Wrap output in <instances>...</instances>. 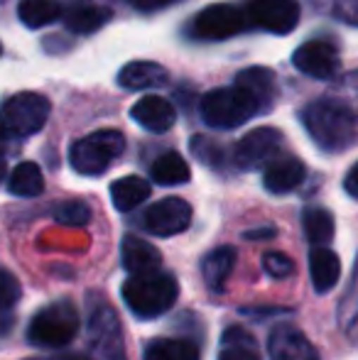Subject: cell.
I'll return each mask as SVG.
<instances>
[{
  "label": "cell",
  "instance_id": "6da1fadb",
  "mask_svg": "<svg viewBox=\"0 0 358 360\" xmlns=\"http://www.w3.org/2000/svg\"><path fill=\"white\" fill-rule=\"evenodd\" d=\"M302 125L324 152H344L356 143L358 125L346 105L329 98H317L302 108Z\"/></svg>",
  "mask_w": 358,
  "mask_h": 360
},
{
  "label": "cell",
  "instance_id": "7a4b0ae2",
  "mask_svg": "<svg viewBox=\"0 0 358 360\" xmlns=\"http://www.w3.org/2000/svg\"><path fill=\"white\" fill-rule=\"evenodd\" d=\"M201 120L209 128L231 130L238 125L248 123L255 115H263L268 110L253 98L245 89L241 86H224V89H214L201 98L199 105Z\"/></svg>",
  "mask_w": 358,
  "mask_h": 360
},
{
  "label": "cell",
  "instance_id": "3957f363",
  "mask_svg": "<svg viewBox=\"0 0 358 360\" xmlns=\"http://www.w3.org/2000/svg\"><path fill=\"white\" fill-rule=\"evenodd\" d=\"M177 280L170 272H150V275L130 277L123 285V299L128 309L140 319H155L170 311L177 302Z\"/></svg>",
  "mask_w": 358,
  "mask_h": 360
},
{
  "label": "cell",
  "instance_id": "277c9868",
  "mask_svg": "<svg viewBox=\"0 0 358 360\" xmlns=\"http://www.w3.org/2000/svg\"><path fill=\"white\" fill-rule=\"evenodd\" d=\"M79 326H82L79 309L69 299H59L34 314L27 326V338L32 346L39 348H62L72 343V338L79 333Z\"/></svg>",
  "mask_w": 358,
  "mask_h": 360
},
{
  "label": "cell",
  "instance_id": "5b68a950",
  "mask_svg": "<svg viewBox=\"0 0 358 360\" xmlns=\"http://www.w3.org/2000/svg\"><path fill=\"white\" fill-rule=\"evenodd\" d=\"M125 138L120 130H96L87 138L77 140L69 150V162L79 174L98 176L123 155Z\"/></svg>",
  "mask_w": 358,
  "mask_h": 360
},
{
  "label": "cell",
  "instance_id": "8992f818",
  "mask_svg": "<svg viewBox=\"0 0 358 360\" xmlns=\"http://www.w3.org/2000/svg\"><path fill=\"white\" fill-rule=\"evenodd\" d=\"M49 110H52L49 98H44L42 94H34V91H23V94H15L8 101H3L0 118H3L10 140L32 138L47 125Z\"/></svg>",
  "mask_w": 358,
  "mask_h": 360
},
{
  "label": "cell",
  "instance_id": "52a82bcc",
  "mask_svg": "<svg viewBox=\"0 0 358 360\" xmlns=\"http://www.w3.org/2000/svg\"><path fill=\"white\" fill-rule=\"evenodd\" d=\"M243 30H248L243 8H236L229 3L209 5V8L199 10L189 22V34L196 39H204V42L231 39Z\"/></svg>",
  "mask_w": 358,
  "mask_h": 360
},
{
  "label": "cell",
  "instance_id": "ba28073f",
  "mask_svg": "<svg viewBox=\"0 0 358 360\" xmlns=\"http://www.w3.org/2000/svg\"><path fill=\"white\" fill-rule=\"evenodd\" d=\"M89 360H125L123 333L108 304H101L89 319Z\"/></svg>",
  "mask_w": 358,
  "mask_h": 360
},
{
  "label": "cell",
  "instance_id": "9c48e42d",
  "mask_svg": "<svg viewBox=\"0 0 358 360\" xmlns=\"http://www.w3.org/2000/svg\"><path fill=\"white\" fill-rule=\"evenodd\" d=\"M243 15L248 27L268 30L275 34H287L300 25L297 0H245Z\"/></svg>",
  "mask_w": 358,
  "mask_h": 360
},
{
  "label": "cell",
  "instance_id": "30bf717a",
  "mask_svg": "<svg viewBox=\"0 0 358 360\" xmlns=\"http://www.w3.org/2000/svg\"><path fill=\"white\" fill-rule=\"evenodd\" d=\"M282 133L275 128H255L238 140L234 150V162L241 169H255V167L270 165L277 160V152L282 147Z\"/></svg>",
  "mask_w": 358,
  "mask_h": 360
},
{
  "label": "cell",
  "instance_id": "8fae6325",
  "mask_svg": "<svg viewBox=\"0 0 358 360\" xmlns=\"http://www.w3.org/2000/svg\"><path fill=\"white\" fill-rule=\"evenodd\" d=\"M191 223V206L179 196H167L153 204L143 216V226L148 233L160 238L177 236V233L186 231Z\"/></svg>",
  "mask_w": 358,
  "mask_h": 360
},
{
  "label": "cell",
  "instance_id": "7c38bea8",
  "mask_svg": "<svg viewBox=\"0 0 358 360\" xmlns=\"http://www.w3.org/2000/svg\"><path fill=\"white\" fill-rule=\"evenodd\" d=\"M292 64L312 79H331L341 69L339 52L326 39H309L300 44L292 54Z\"/></svg>",
  "mask_w": 358,
  "mask_h": 360
},
{
  "label": "cell",
  "instance_id": "4fadbf2b",
  "mask_svg": "<svg viewBox=\"0 0 358 360\" xmlns=\"http://www.w3.org/2000/svg\"><path fill=\"white\" fill-rule=\"evenodd\" d=\"M268 353L270 360H319V353L309 343V338L292 323H280L272 328Z\"/></svg>",
  "mask_w": 358,
  "mask_h": 360
},
{
  "label": "cell",
  "instance_id": "5bb4252c",
  "mask_svg": "<svg viewBox=\"0 0 358 360\" xmlns=\"http://www.w3.org/2000/svg\"><path fill=\"white\" fill-rule=\"evenodd\" d=\"M62 20L72 32L91 34L110 20V8L106 0H67V8H62Z\"/></svg>",
  "mask_w": 358,
  "mask_h": 360
},
{
  "label": "cell",
  "instance_id": "9a60e30c",
  "mask_svg": "<svg viewBox=\"0 0 358 360\" xmlns=\"http://www.w3.org/2000/svg\"><path fill=\"white\" fill-rule=\"evenodd\" d=\"M130 118L150 133H167L177 123V110L162 96H143L130 110Z\"/></svg>",
  "mask_w": 358,
  "mask_h": 360
},
{
  "label": "cell",
  "instance_id": "2e32d148",
  "mask_svg": "<svg viewBox=\"0 0 358 360\" xmlns=\"http://www.w3.org/2000/svg\"><path fill=\"white\" fill-rule=\"evenodd\" d=\"M307 176V167L302 160L297 157H277L272 160L263 172V186L270 194H290L297 186L305 181Z\"/></svg>",
  "mask_w": 358,
  "mask_h": 360
},
{
  "label": "cell",
  "instance_id": "e0dca14e",
  "mask_svg": "<svg viewBox=\"0 0 358 360\" xmlns=\"http://www.w3.org/2000/svg\"><path fill=\"white\" fill-rule=\"evenodd\" d=\"M120 260H123L125 272H130V277L138 275H150V272L160 270L162 255L155 245H150L148 240L138 236H125L123 245H120Z\"/></svg>",
  "mask_w": 358,
  "mask_h": 360
},
{
  "label": "cell",
  "instance_id": "ac0fdd59",
  "mask_svg": "<svg viewBox=\"0 0 358 360\" xmlns=\"http://www.w3.org/2000/svg\"><path fill=\"white\" fill-rule=\"evenodd\" d=\"M170 81V74L165 67L155 62H128L118 72V84L128 91H150L160 89Z\"/></svg>",
  "mask_w": 358,
  "mask_h": 360
},
{
  "label": "cell",
  "instance_id": "d6986e66",
  "mask_svg": "<svg viewBox=\"0 0 358 360\" xmlns=\"http://www.w3.org/2000/svg\"><path fill=\"white\" fill-rule=\"evenodd\" d=\"M309 275L312 285L319 294H326L336 287L341 275V262L339 255L329 248H312L309 252Z\"/></svg>",
  "mask_w": 358,
  "mask_h": 360
},
{
  "label": "cell",
  "instance_id": "ffe728a7",
  "mask_svg": "<svg viewBox=\"0 0 358 360\" xmlns=\"http://www.w3.org/2000/svg\"><path fill=\"white\" fill-rule=\"evenodd\" d=\"M150 184L143 179V176H120L110 184V199H113V206L118 211H133L138 209L143 201H148L150 196Z\"/></svg>",
  "mask_w": 358,
  "mask_h": 360
},
{
  "label": "cell",
  "instance_id": "44dd1931",
  "mask_svg": "<svg viewBox=\"0 0 358 360\" xmlns=\"http://www.w3.org/2000/svg\"><path fill=\"white\" fill-rule=\"evenodd\" d=\"M236 86H241V89L248 91V94L253 96V98L258 101L265 110H270L272 103H275V76H272L270 69H265V67L245 69V72L238 74Z\"/></svg>",
  "mask_w": 358,
  "mask_h": 360
},
{
  "label": "cell",
  "instance_id": "7402d4cb",
  "mask_svg": "<svg viewBox=\"0 0 358 360\" xmlns=\"http://www.w3.org/2000/svg\"><path fill=\"white\" fill-rule=\"evenodd\" d=\"M153 179L162 186H177V184H186L191 176V169L186 165V160L179 155V152L170 150L162 152L158 160L153 162V169H150Z\"/></svg>",
  "mask_w": 358,
  "mask_h": 360
},
{
  "label": "cell",
  "instance_id": "603a6c76",
  "mask_svg": "<svg viewBox=\"0 0 358 360\" xmlns=\"http://www.w3.org/2000/svg\"><path fill=\"white\" fill-rule=\"evenodd\" d=\"M236 265V250L231 245L216 248L206 255L204 265H201V272H204V280L209 289L214 292H221L226 287V280H229L231 270Z\"/></svg>",
  "mask_w": 358,
  "mask_h": 360
},
{
  "label": "cell",
  "instance_id": "cb8c5ba5",
  "mask_svg": "<svg viewBox=\"0 0 358 360\" xmlns=\"http://www.w3.org/2000/svg\"><path fill=\"white\" fill-rule=\"evenodd\" d=\"M145 360H201V356L189 338H155L145 348Z\"/></svg>",
  "mask_w": 358,
  "mask_h": 360
},
{
  "label": "cell",
  "instance_id": "d4e9b609",
  "mask_svg": "<svg viewBox=\"0 0 358 360\" xmlns=\"http://www.w3.org/2000/svg\"><path fill=\"white\" fill-rule=\"evenodd\" d=\"M219 360H260L258 348H255V338L245 328H226L224 338H221Z\"/></svg>",
  "mask_w": 358,
  "mask_h": 360
},
{
  "label": "cell",
  "instance_id": "484cf974",
  "mask_svg": "<svg viewBox=\"0 0 358 360\" xmlns=\"http://www.w3.org/2000/svg\"><path fill=\"white\" fill-rule=\"evenodd\" d=\"M8 191L15 196H25V199L39 196L44 191L42 169L34 162H20L8 179Z\"/></svg>",
  "mask_w": 358,
  "mask_h": 360
},
{
  "label": "cell",
  "instance_id": "4316f807",
  "mask_svg": "<svg viewBox=\"0 0 358 360\" xmlns=\"http://www.w3.org/2000/svg\"><path fill=\"white\" fill-rule=\"evenodd\" d=\"M18 15L25 27L37 30L44 25H52L62 18V5L57 0H20Z\"/></svg>",
  "mask_w": 358,
  "mask_h": 360
},
{
  "label": "cell",
  "instance_id": "83f0119b",
  "mask_svg": "<svg viewBox=\"0 0 358 360\" xmlns=\"http://www.w3.org/2000/svg\"><path fill=\"white\" fill-rule=\"evenodd\" d=\"M302 226H305V236L317 248L326 245L334 238V216L321 206H309L302 214Z\"/></svg>",
  "mask_w": 358,
  "mask_h": 360
},
{
  "label": "cell",
  "instance_id": "f1b7e54d",
  "mask_svg": "<svg viewBox=\"0 0 358 360\" xmlns=\"http://www.w3.org/2000/svg\"><path fill=\"white\" fill-rule=\"evenodd\" d=\"M54 221L62 223V226L82 228L91 221V209L87 201H79V199L62 201V204L54 209Z\"/></svg>",
  "mask_w": 358,
  "mask_h": 360
},
{
  "label": "cell",
  "instance_id": "f546056e",
  "mask_svg": "<svg viewBox=\"0 0 358 360\" xmlns=\"http://www.w3.org/2000/svg\"><path fill=\"white\" fill-rule=\"evenodd\" d=\"M191 152H194L196 160H201L209 167L224 165V150L209 138H191Z\"/></svg>",
  "mask_w": 358,
  "mask_h": 360
},
{
  "label": "cell",
  "instance_id": "4dcf8cb0",
  "mask_svg": "<svg viewBox=\"0 0 358 360\" xmlns=\"http://www.w3.org/2000/svg\"><path fill=\"white\" fill-rule=\"evenodd\" d=\"M20 294H23V289H20L18 277L8 270H0V314L13 309L18 304Z\"/></svg>",
  "mask_w": 358,
  "mask_h": 360
},
{
  "label": "cell",
  "instance_id": "1f68e13d",
  "mask_svg": "<svg viewBox=\"0 0 358 360\" xmlns=\"http://www.w3.org/2000/svg\"><path fill=\"white\" fill-rule=\"evenodd\" d=\"M263 267L275 280H287V277L295 275V262H292L285 252H265Z\"/></svg>",
  "mask_w": 358,
  "mask_h": 360
},
{
  "label": "cell",
  "instance_id": "d6a6232c",
  "mask_svg": "<svg viewBox=\"0 0 358 360\" xmlns=\"http://www.w3.org/2000/svg\"><path fill=\"white\" fill-rule=\"evenodd\" d=\"M125 3H130L138 10H160V8H167V5L179 3V0H125Z\"/></svg>",
  "mask_w": 358,
  "mask_h": 360
},
{
  "label": "cell",
  "instance_id": "836d02e7",
  "mask_svg": "<svg viewBox=\"0 0 358 360\" xmlns=\"http://www.w3.org/2000/svg\"><path fill=\"white\" fill-rule=\"evenodd\" d=\"M344 189L351 199H358V162L346 172V179H344Z\"/></svg>",
  "mask_w": 358,
  "mask_h": 360
},
{
  "label": "cell",
  "instance_id": "e575fe53",
  "mask_svg": "<svg viewBox=\"0 0 358 360\" xmlns=\"http://www.w3.org/2000/svg\"><path fill=\"white\" fill-rule=\"evenodd\" d=\"M268 238H275V228H258L245 233V240H268Z\"/></svg>",
  "mask_w": 358,
  "mask_h": 360
},
{
  "label": "cell",
  "instance_id": "d590c367",
  "mask_svg": "<svg viewBox=\"0 0 358 360\" xmlns=\"http://www.w3.org/2000/svg\"><path fill=\"white\" fill-rule=\"evenodd\" d=\"M27 360H89L77 353H62V356H44V358H27Z\"/></svg>",
  "mask_w": 358,
  "mask_h": 360
},
{
  "label": "cell",
  "instance_id": "8d00e7d4",
  "mask_svg": "<svg viewBox=\"0 0 358 360\" xmlns=\"http://www.w3.org/2000/svg\"><path fill=\"white\" fill-rule=\"evenodd\" d=\"M10 328H13V319H10V316H0V336H5Z\"/></svg>",
  "mask_w": 358,
  "mask_h": 360
},
{
  "label": "cell",
  "instance_id": "74e56055",
  "mask_svg": "<svg viewBox=\"0 0 358 360\" xmlns=\"http://www.w3.org/2000/svg\"><path fill=\"white\" fill-rule=\"evenodd\" d=\"M5 172H8V162H5V157H3V152H0V181H3V176H5Z\"/></svg>",
  "mask_w": 358,
  "mask_h": 360
},
{
  "label": "cell",
  "instance_id": "f35d334b",
  "mask_svg": "<svg viewBox=\"0 0 358 360\" xmlns=\"http://www.w3.org/2000/svg\"><path fill=\"white\" fill-rule=\"evenodd\" d=\"M5 140H10V135H8V130H5L3 118H0V143H5Z\"/></svg>",
  "mask_w": 358,
  "mask_h": 360
},
{
  "label": "cell",
  "instance_id": "ab89813d",
  "mask_svg": "<svg viewBox=\"0 0 358 360\" xmlns=\"http://www.w3.org/2000/svg\"><path fill=\"white\" fill-rule=\"evenodd\" d=\"M0 54H3V44H0Z\"/></svg>",
  "mask_w": 358,
  "mask_h": 360
}]
</instances>
